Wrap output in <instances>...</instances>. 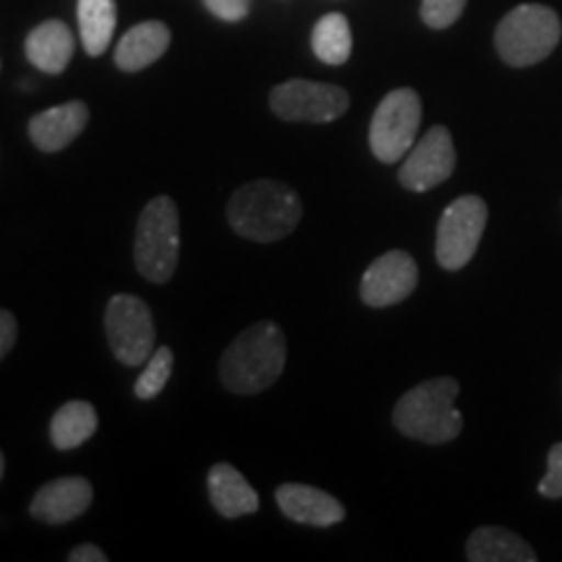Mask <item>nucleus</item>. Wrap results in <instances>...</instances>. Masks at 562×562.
Listing matches in <instances>:
<instances>
[{"label":"nucleus","instance_id":"1","mask_svg":"<svg viewBox=\"0 0 562 562\" xmlns=\"http://www.w3.org/2000/svg\"><path fill=\"white\" fill-rule=\"evenodd\" d=\"M227 220L245 240L277 243L292 235L300 224L302 201L286 182L252 180L232 193Z\"/></svg>","mask_w":562,"mask_h":562},{"label":"nucleus","instance_id":"2","mask_svg":"<svg viewBox=\"0 0 562 562\" xmlns=\"http://www.w3.org/2000/svg\"><path fill=\"white\" fill-rule=\"evenodd\" d=\"M286 364L284 331L271 321H261L229 344L220 360L222 385L237 396H252L271 389Z\"/></svg>","mask_w":562,"mask_h":562},{"label":"nucleus","instance_id":"3","mask_svg":"<svg viewBox=\"0 0 562 562\" xmlns=\"http://www.w3.org/2000/svg\"><path fill=\"white\" fill-rule=\"evenodd\" d=\"M459 381L456 378H432L406 391L393 406V425L406 438L430 442H451L463 430V417L456 409Z\"/></svg>","mask_w":562,"mask_h":562},{"label":"nucleus","instance_id":"4","mask_svg":"<svg viewBox=\"0 0 562 562\" xmlns=\"http://www.w3.org/2000/svg\"><path fill=\"white\" fill-rule=\"evenodd\" d=\"M133 258L140 277L154 284L172 279L180 258V214L170 195H157L140 211Z\"/></svg>","mask_w":562,"mask_h":562},{"label":"nucleus","instance_id":"5","mask_svg":"<svg viewBox=\"0 0 562 562\" xmlns=\"http://www.w3.org/2000/svg\"><path fill=\"white\" fill-rule=\"evenodd\" d=\"M560 42V19L550 5L524 3L508 11L495 30V47L513 68L537 66Z\"/></svg>","mask_w":562,"mask_h":562},{"label":"nucleus","instance_id":"6","mask_svg":"<svg viewBox=\"0 0 562 562\" xmlns=\"http://www.w3.org/2000/svg\"><path fill=\"white\" fill-rule=\"evenodd\" d=\"M104 331L112 355L125 368H138L157 349V328L154 315L144 300L136 294H115L104 311Z\"/></svg>","mask_w":562,"mask_h":562},{"label":"nucleus","instance_id":"7","mask_svg":"<svg viewBox=\"0 0 562 562\" xmlns=\"http://www.w3.org/2000/svg\"><path fill=\"white\" fill-rule=\"evenodd\" d=\"M422 102L414 89H393L378 104L370 123V149L385 165L404 159L417 140Z\"/></svg>","mask_w":562,"mask_h":562},{"label":"nucleus","instance_id":"8","mask_svg":"<svg viewBox=\"0 0 562 562\" xmlns=\"http://www.w3.org/2000/svg\"><path fill=\"white\" fill-rule=\"evenodd\" d=\"M487 203L480 195H461L442 211L435 258L446 271H461L474 258L487 227Z\"/></svg>","mask_w":562,"mask_h":562},{"label":"nucleus","instance_id":"9","mask_svg":"<svg viewBox=\"0 0 562 562\" xmlns=\"http://www.w3.org/2000/svg\"><path fill=\"white\" fill-rule=\"evenodd\" d=\"M269 104L281 121L331 123L349 110V94L334 83L292 79L271 89Z\"/></svg>","mask_w":562,"mask_h":562},{"label":"nucleus","instance_id":"10","mask_svg":"<svg viewBox=\"0 0 562 562\" xmlns=\"http://www.w3.org/2000/svg\"><path fill=\"white\" fill-rule=\"evenodd\" d=\"M456 170V146L446 125H432L404 157L398 182L412 193L432 191Z\"/></svg>","mask_w":562,"mask_h":562},{"label":"nucleus","instance_id":"11","mask_svg":"<svg viewBox=\"0 0 562 562\" xmlns=\"http://www.w3.org/2000/svg\"><path fill=\"white\" fill-rule=\"evenodd\" d=\"M419 269L404 250H389L370 263L360 284V297L370 307H391L417 290Z\"/></svg>","mask_w":562,"mask_h":562},{"label":"nucleus","instance_id":"12","mask_svg":"<svg viewBox=\"0 0 562 562\" xmlns=\"http://www.w3.org/2000/svg\"><path fill=\"white\" fill-rule=\"evenodd\" d=\"M94 501V490L83 476H60L42 484L30 505V513L37 521L60 526L83 516Z\"/></svg>","mask_w":562,"mask_h":562},{"label":"nucleus","instance_id":"13","mask_svg":"<svg viewBox=\"0 0 562 562\" xmlns=\"http://www.w3.org/2000/svg\"><path fill=\"white\" fill-rule=\"evenodd\" d=\"M89 123V108L83 102H66L42 110L30 121V138L40 151L55 154L74 144Z\"/></svg>","mask_w":562,"mask_h":562},{"label":"nucleus","instance_id":"14","mask_svg":"<svg viewBox=\"0 0 562 562\" xmlns=\"http://www.w3.org/2000/svg\"><path fill=\"white\" fill-rule=\"evenodd\" d=\"M277 503L286 518L305 526H334L347 516L344 505L334 495L311 487V484H281L277 490Z\"/></svg>","mask_w":562,"mask_h":562},{"label":"nucleus","instance_id":"15","mask_svg":"<svg viewBox=\"0 0 562 562\" xmlns=\"http://www.w3.org/2000/svg\"><path fill=\"white\" fill-rule=\"evenodd\" d=\"M74 32L66 21L60 19H50L42 21L40 26L26 34L24 50H26V60L32 63L34 68H40L42 74H63L68 68L70 58H74Z\"/></svg>","mask_w":562,"mask_h":562},{"label":"nucleus","instance_id":"16","mask_svg":"<svg viewBox=\"0 0 562 562\" xmlns=\"http://www.w3.org/2000/svg\"><path fill=\"white\" fill-rule=\"evenodd\" d=\"M170 26L165 21H144L123 34L115 47V66L125 74H138L157 63L170 47Z\"/></svg>","mask_w":562,"mask_h":562},{"label":"nucleus","instance_id":"17","mask_svg":"<svg viewBox=\"0 0 562 562\" xmlns=\"http://www.w3.org/2000/svg\"><path fill=\"white\" fill-rule=\"evenodd\" d=\"M209 497L211 505L222 513L224 518L252 516L258 510V492L252 484L237 472L232 463H214L209 472Z\"/></svg>","mask_w":562,"mask_h":562},{"label":"nucleus","instance_id":"18","mask_svg":"<svg viewBox=\"0 0 562 562\" xmlns=\"http://www.w3.org/2000/svg\"><path fill=\"white\" fill-rule=\"evenodd\" d=\"M467 558L472 562H533L537 552L503 526H482L469 537Z\"/></svg>","mask_w":562,"mask_h":562},{"label":"nucleus","instance_id":"19","mask_svg":"<svg viewBox=\"0 0 562 562\" xmlns=\"http://www.w3.org/2000/svg\"><path fill=\"white\" fill-rule=\"evenodd\" d=\"M100 427L97 409L89 402L63 404L50 422V440L58 451H74L87 442Z\"/></svg>","mask_w":562,"mask_h":562},{"label":"nucleus","instance_id":"20","mask_svg":"<svg viewBox=\"0 0 562 562\" xmlns=\"http://www.w3.org/2000/svg\"><path fill=\"white\" fill-rule=\"evenodd\" d=\"M117 24L115 0H79V34L81 45L91 58L108 53Z\"/></svg>","mask_w":562,"mask_h":562},{"label":"nucleus","instance_id":"21","mask_svg":"<svg viewBox=\"0 0 562 562\" xmlns=\"http://www.w3.org/2000/svg\"><path fill=\"white\" fill-rule=\"evenodd\" d=\"M315 58L328 66H344L351 55V26L344 13H326L311 37Z\"/></svg>","mask_w":562,"mask_h":562},{"label":"nucleus","instance_id":"22","mask_svg":"<svg viewBox=\"0 0 562 562\" xmlns=\"http://www.w3.org/2000/svg\"><path fill=\"white\" fill-rule=\"evenodd\" d=\"M175 368V355L170 347H157L151 351L149 360L144 362V370H140L136 385H133V393L140 398V402H149V398H157L161 391H165L167 381H170Z\"/></svg>","mask_w":562,"mask_h":562},{"label":"nucleus","instance_id":"23","mask_svg":"<svg viewBox=\"0 0 562 562\" xmlns=\"http://www.w3.org/2000/svg\"><path fill=\"white\" fill-rule=\"evenodd\" d=\"M463 9H467V0H422L419 13L430 30H448L461 19Z\"/></svg>","mask_w":562,"mask_h":562},{"label":"nucleus","instance_id":"24","mask_svg":"<svg viewBox=\"0 0 562 562\" xmlns=\"http://www.w3.org/2000/svg\"><path fill=\"white\" fill-rule=\"evenodd\" d=\"M539 495L544 497H562V442H554L547 456V474L539 482Z\"/></svg>","mask_w":562,"mask_h":562},{"label":"nucleus","instance_id":"25","mask_svg":"<svg viewBox=\"0 0 562 562\" xmlns=\"http://www.w3.org/2000/svg\"><path fill=\"white\" fill-rule=\"evenodd\" d=\"M203 5H206L216 19L229 21V24L248 19L250 13V0H203Z\"/></svg>","mask_w":562,"mask_h":562},{"label":"nucleus","instance_id":"26","mask_svg":"<svg viewBox=\"0 0 562 562\" xmlns=\"http://www.w3.org/2000/svg\"><path fill=\"white\" fill-rule=\"evenodd\" d=\"M19 339V323L11 311H0V360L13 349Z\"/></svg>","mask_w":562,"mask_h":562},{"label":"nucleus","instance_id":"27","mask_svg":"<svg viewBox=\"0 0 562 562\" xmlns=\"http://www.w3.org/2000/svg\"><path fill=\"white\" fill-rule=\"evenodd\" d=\"M68 560L70 562H108V554H104L97 544H79L70 550Z\"/></svg>","mask_w":562,"mask_h":562},{"label":"nucleus","instance_id":"28","mask_svg":"<svg viewBox=\"0 0 562 562\" xmlns=\"http://www.w3.org/2000/svg\"><path fill=\"white\" fill-rule=\"evenodd\" d=\"M3 472H5V459L3 453H0V480H3Z\"/></svg>","mask_w":562,"mask_h":562}]
</instances>
